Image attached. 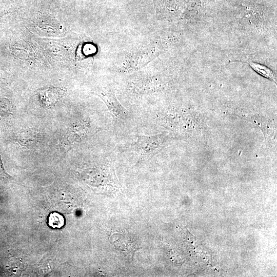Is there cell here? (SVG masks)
Masks as SVG:
<instances>
[{"label": "cell", "mask_w": 277, "mask_h": 277, "mask_svg": "<svg viewBox=\"0 0 277 277\" xmlns=\"http://www.w3.org/2000/svg\"><path fill=\"white\" fill-rule=\"evenodd\" d=\"M163 138L161 135H138L129 148L143 156H151L161 149Z\"/></svg>", "instance_id": "obj_1"}, {"label": "cell", "mask_w": 277, "mask_h": 277, "mask_svg": "<svg viewBox=\"0 0 277 277\" xmlns=\"http://www.w3.org/2000/svg\"><path fill=\"white\" fill-rule=\"evenodd\" d=\"M97 95L104 102L112 117L120 121H126L129 113L120 103L115 94L110 91H102Z\"/></svg>", "instance_id": "obj_2"}, {"label": "cell", "mask_w": 277, "mask_h": 277, "mask_svg": "<svg viewBox=\"0 0 277 277\" xmlns=\"http://www.w3.org/2000/svg\"><path fill=\"white\" fill-rule=\"evenodd\" d=\"M250 66L256 72L262 76L271 80H274V75L272 71L268 67L256 63H249Z\"/></svg>", "instance_id": "obj_3"}, {"label": "cell", "mask_w": 277, "mask_h": 277, "mask_svg": "<svg viewBox=\"0 0 277 277\" xmlns=\"http://www.w3.org/2000/svg\"><path fill=\"white\" fill-rule=\"evenodd\" d=\"M65 224L64 216L59 213H51L48 217V224L53 228H60Z\"/></svg>", "instance_id": "obj_4"}, {"label": "cell", "mask_w": 277, "mask_h": 277, "mask_svg": "<svg viewBox=\"0 0 277 277\" xmlns=\"http://www.w3.org/2000/svg\"><path fill=\"white\" fill-rule=\"evenodd\" d=\"M11 179H12L11 176L8 174L5 170L0 154V179L4 181H9Z\"/></svg>", "instance_id": "obj_5"}]
</instances>
